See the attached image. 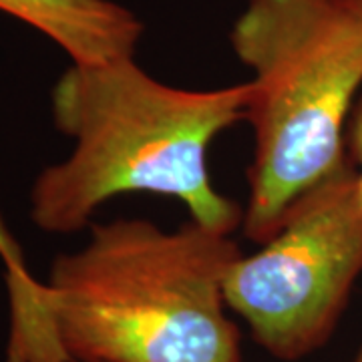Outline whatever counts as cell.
<instances>
[{"mask_svg":"<svg viewBox=\"0 0 362 362\" xmlns=\"http://www.w3.org/2000/svg\"><path fill=\"white\" fill-rule=\"evenodd\" d=\"M0 13L33 26L75 65L135 57L145 26L115 0H0Z\"/></svg>","mask_w":362,"mask_h":362,"instance_id":"5b68a950","label":"cell"},{"mask_svg":"<svg viewBox=\"0 0 362 362\" xmlns=\"http://www.w3.org/2000/svg\"><path fill=\"white\" fill-rule=\"evenodd\" d=\"M0 262L11 300V322L37 320L45 308V282H39L26 266L25 254L0 216Z\"/></svg>","mask_w":362,"mask_h":362,"instance_id":"8992f818","label":"cell"},{"mask_svg":"<svg viewBox=\"0 0 362 362\" xmlns=\"http://www.w3.org/2000/svg\"><path fill=\"white\" fill-rule=\"evenodd\" d=\"M247 99V81L181 89L145 73L135 57L71 63L51 90V113L73 149L37 175L30 220L42 232H81L107 202L153 194L181 202L195 223L232 233L244 206L214 185L209 149L246 121Z\"/></svg>","mask_w":362,"mask_h":362,"instance_id":"6da1fadb","label":"cell"},{"mask_svg":"<svg viewBox=\"0 0 362 362\" xmlns=\"http://www.w3.org/2000/svg\"><path fill=\"white\" fill-rule=\"evenodd\" d=\"M362 276V195L349 161L308 189L258 252L226 276V304L272 356L298 361L332 337Z\"/></svg>","mask_w":362,"mask_h":362,"instance_id":"277c9868","label":"cell"},{"mask_svg":"<svg viewBox=\"0 0 362 362\" xmlns=\"http://www.w3.org/2000/svg\"><path fill=\"white\" fill-rule=\"evenodd\" d=\"M349 151L352 168L356 171L358 177V187H361L362 195V95L356 101V107L352 111L349 125Z\"/></svg>","mask_w":362,"mask_h":362,"instance_id":"52a82bcc","label":"cell"},{"mask_svg":"<svg viewBox=\"0 0 362 362\" xmlns=\"http://www.w3.org/2000/svg\"><path fill=\"white\" fill-rule=\"evenodd\" d=\"M45 282L54 346L65 362H242L226 276L242 256L230 233L151 220L90 223Z\"/></svg>","mask_w":362,"mask_h":362,"instance_id":"7a4b0ae2","label":"cell"},{"mask_svg":"<svg viewBox=\"0 0 362 362\" xmlns=\"http://www.w3.org/2000/svg\"><path fill=\"white\" fill-rule=\"evenodd\" d=\"M352 362H362V349L358 350V354H356V358H354V361Z\"/></svg>","mask_w":362,"mask_h":362,"instance_id":"ba28073f","label":"cell"},{"mask_svg":"<svg viewBox=\"0 0 362 362\" xmlns=\"http://www.w3.org/2000/svg\"><path fill=\"white\" fill-rule=\"evenodd\" d=\"M230 42L252 73L254 157L242 232L268 242L308 189L350 161L362 93V0H246Z\"/></svg>","mask_w":362,"mask_h":362,"instance_id":"3957f363","label":"cell"}]
</instances>
